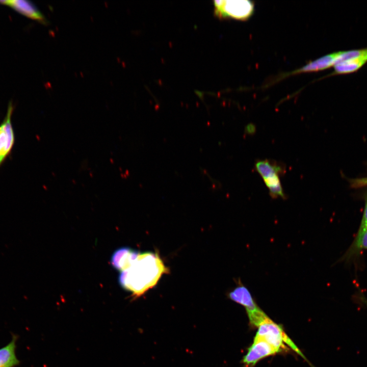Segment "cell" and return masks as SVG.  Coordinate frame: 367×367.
<instances>
[{
	"label": "cell",
	"mask_w": 367,
	"mask_h": 367,
	"mask_svg": "<svg viewBox=\"0 0 367 367\" xmlns=\"http://www.w3.org/2000/svg\"><path fill=\"white\" fill-rule=\"evenodd\" d=\"M362 57L367 58V47L362 49L341 51L335 65L344 61Z\"/></svg>",
	"instance_id": "9a60e30c"
},
{
	"label": "cell",
	"mask_w": 367,
	"mask_h": 367,
	"mask_svg": "<svg viewBox=\"0 0 367 367\" xmlns=\"http://www.w3.org/2000/svg\"><path fill=\"white\" fill-rule=\"evenodd\" d=\"M13 106L9 104L6 116L0 125V166L11 151L14 143V133L11 122Z\"/></svg>",
	"instance_id": "277c9868"
},
{
	"label": "cell",
	"mask_w": 367,
	"mask_h": 367,
	"mask_svg": "<svg viewBox=\"0 0 367 367\" xmlns=\"http://www.w3.org/2000/svg\"><path fill=\"white\" fill-rule=\"evenodd\" d=\"M339 52H335L323 56L286 75H290L303 72L318 71L327 69L332 66H334L339 55Z\"/></svg>",
	"instance_id": "ba28073f"
},
{
	"label": "cell",
	"mask_w": 367,
	"mask_h": 367,
	"mask_svg": "<svg viewBox=\"0 0 367 367\" xmlns=\"http://www.w3.org/2000/svg\"><path fill=\"white\" fill-rule=\"evenodd\" d=\"M0 4L8 6L24 16L36 20L42 24H46L48 23L44 16L36 6L30 1L4 0L0 1Z\"/></svg>",
	"instance_id": "8992f818"
},
{
	"label": "cell",
	"mask_w": 367,
	"mask_h": 367,
	"mask_svg": "<svg viewBox=\"0 0 367 367\" xmlns=\"http://www.w3.org/2000/svg\"><path fill=\"white\" fill-rule=\"evenodd\" d=\"M256 337L264 339L273 347L277 353L285 349L284 343L305 359L298 347L285 333L281 326L274 322L268 317L258 327Z\"/></svg>",
	"instance_id": "7a4b0ae2"
},
{
	"label": "cell",
	"mask_w": 367,
	"mask_h": 367,
	"mask_svg": "<svg viewBox=\"0 0 367 367\" xmlns=\"http://www.w3.org/2000/svg\"><path fill=\"white\" fill-rule=\"evenodd\" d=\"M263 179L269 190V194L271 196L274 198H285L278 175L271 176Z\"/></svg>",
	"instance_id": "5bb4252c"
},
{
	"label": "cell",
	"mask_w": 367,
	"mask_h": 367,
	"mask_svg": "<svg viewBox=\"0 0 367 367\" xmlns=\"http://www.w3.org/2000/svg\"><path fill=\"white\" fill-rule=\"evenodd\" d=\"M228 296L233 301L243 306L247 312L258 307L249 290L240 281L238 286L228 293Z\"/></svg>",
	"instance_id": "9c48e42d"
},
{
	"label": "cell",
	"mask_w": 367,
	"mask_h": 367,
	"mask_svg": "<svg viewBox=\"0 0 367 367\" xmlns=\"http://www.w3.org/2000/svg\"><path fill=\"white\" fill-rule=\"evenodd\" d=\"M140 252L128 247L116 250L111 258V264L116 269L122 272L128 268L137 258Z\"/></svg>",
	"instance_id": "52a82bcc"
},
{
	"label": "cell",
	"mask_w": 367,
	"mask_h": 367,
	"mask_svg": "<svg viewBox=\"0 0 367 367\" xmlns=\"http://www.w3.org/2000/svg\"><path fill=\"white\" fill-rule=\"evenodd\" d=\"M363 250H367V228L357 232L354 241L343 256V259L350 260Z\"/></svg>",
	"instance_id": "8fae6325"
},
{
	"label": "cell",
	"mask_w": 367,
	"mask_h": 367,
	"mask_svg": "<svg viewBox=\"0 0 367 367\" xmlns=\"http://www.w3.org/2000/svg\"><path fill=\"white\" fill-rule=\"evenodd\" d=\"M16 340L13 335L8 344L0 349V367H14L19 363L15 354Z\"/></svg>",
	"instance_id": "30bf717a"
},
{
	"label": "cell",
	"mask_w": 367,
	"mask_h": 367,
	"mask_svg": "<svg viewBox=\"0 0 367 367\" xmlns=\"http://www.w3.org/2000/svg\"><path fill=\"white\" fill-rule=\"evenodd\" d=\"M216 15L221 18L245 20L253 14L254 4L247 0H220L214 2Z\"/></svg>",
	"instance_id": "3957f363"
},
{
	"label": "cell",
	"mask_w": 367,
	"mask_h": 367,
	"mask_svg": "<svg viewBox=\"0 0 367 367\" xmlns=\"http://www.w3.org/2000/svg\"><path fill=\"white\" fill-rule=\"evenodd\" d=\"M367 62V58H358L336 64L331 75L351 73L360 69Z\"/></svg>",
	"instance_id": "7c38bea8"
},
{
	"label": "cell",
	"mask_w": 367,
	"mask_h": 367,
	"mask_svg": "<svg viewBox=\"0 0 367 367\" xmlns=\"http://www.w3.org/2000/svg\"><path fill=\"white\" fill-rule=\"evenodd\" d=\"M367 228V193L365 197V205L361 221L357 232Z\"/></svg>",
	"instance_id": "2e32d148"
},
{
	"label": "cell",
	"mask_w": 367,
	"mask_h": 367,
	"mask_svg": "<svg viewBox=\"0 0 367 367\" xmlns=\"http://www.w3.org/2000/svg\"><path fill=\"white\" fill-rule=\"evenodd\" d=\"M255 168L263 179L282 173V167L268 160H261L255 163Z\"/></svg>",
	"instance_id": "4fadbf2b"
},
{
	"label": "cell",
	"mask_w": 367,
	"mask_h": 367,
	"mask_svg": "<svg viewBox=\"0 0 367 367\" xmlns=\"http://www.w3.org/2000/svg\"><path fill=\"white\" fill-rule=\"evenodd\" d=\"M277 353L276 350L267 342L255 337L253 344L244 356L242 362L246 367H253L261 359Z\"/></svg>",
	"instance_id": "5b68a950"
},
{
	"label": "cell",
	"mask_w": 367,
	"mask_h": 367,
	"mask_svg": "<svg viewBox=\"0 0 367 367\" xmlns=\"http://www.w3.org/2000/svg\"><path fill=\"white\" fill-rule=\"evenodd\" d=\"M168 272L158 253H140L128 268L120 272L118 280L123 289L137 298L154 286L162 276Z\"/></svg>",
	"instance_id": "6da1fadb"
},
{
	"label": "cell",
	"mask_w": 367,
	"mask_h": 367,
	"mask_svg": "<svg viewBox=\"0 0 367 367\" xmlns=\"http://www.w3.org/2000/svg\"><path fill=\"white\" fill-rule=\"evenodd\" d=\"M245 131L248 134H253L255 132V127L253 124L250 123L246 126Z\"/></svg>",
	"instance_id": "e0dca14e"
}]
</instances>
